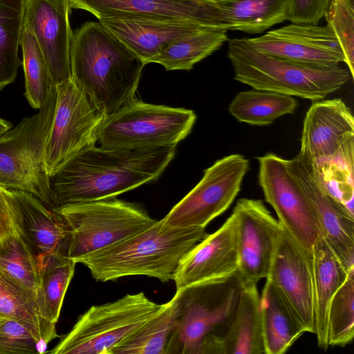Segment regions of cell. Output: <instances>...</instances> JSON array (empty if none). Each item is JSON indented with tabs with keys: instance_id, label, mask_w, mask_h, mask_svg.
<instances>
[{
	"instance_id": "24",
	"label": "cell",
	"mask_w": 354,
	"mask_h": 354,
	"mask_svg": "<svg viewBox=\"0 0 354 354\" xmlns=\"http://www.w3.org/2000/svg\"><path fill=\"white\" fill-rule=\"evenodd\" d=\"M70 1L72 8L84 10L97 19L124 15L178 18L193 20L203 26V3L197 0Z\"/></svg>"
},
{
	"instance_id": "9",
	"label": "cell",
	"mask_w": 354,
	"mask_h": 354,
	"mask_svg": "<svg viewBox=\"0 0 354 354\" xmlns=\"http://www.w3.org/2000/svg\"><path fill=\"white\" fill-rule=\"evenodd\" d=\"M70 230L68 258L76 261L154 224L140 205L114 198L56 207Z\"/></svg>"
},
{
	"instance_id": "3",
	"label": "cell",
	"mask_w": 354,
	"mask_h": 354,
	"mask_svg": "<svg viewBox=\"0 0 354 354\" xmlns=\"http://www.w3.org/2000/svg\"><path fill=\"white\" fill-rule=\"evenodd\" d=\"M204 228L171 227L162 219L131 236L91 252L76 261L97 281L128 276L172 280L181 259L207 236Z\"/></svg>"
},
{
	"instance_id": "35",
	"label": "cell",
	"mask_w": 354,
	"mask_h": 354,
	"mask_svg": "<svg viewBox=\"0 0 354 354\" xmlns=\"http://www.w3.org/2000/svg\"><path fill=\"white\" fill-rule=\"evenodd\" d=\"M0 272L36 292L37 257L15 230L0 238Z\"/></svg>"
},
{
	"instance_id": "27",
	"label": "cell",
	"mask_w": 354,
	"mask_h": 354,
	"mask_svg": "<svg viewBox=\"0 0 354 354\" xmlns=\"http://www.w3.org/2000/svg\"><path fill=\"white\" fill-rule=\"evenodd\" d=\"M36 299L41 316L56 324L64 298L73 277L76 263L57 254L37 257Z\"/></svg>"
},
{
	"instance_id": "39",
	"label": "cell",
	"mask_w": 354,
	"mask_h": 354,
	"mask_svg": "<svg viewBox=\"0 0 354 354\" xmlns=\"http://www.w3.org/2000/svg\"><path fill=\"white\" fill-rule=\"evenodd\" d=\"M332 0H287L286 19L292 23L318 24Z\"/></svg>"
},
{
	"instance_id": "19",
	"label": "cell",
	"mask_w": 354,
	"mask_h": 354,
	"mask_svg": "<svg viewBox=\"0 0 354 354\" xmlns=\"http://www.w3.org/2000/svg\"><path fill=\"white\" fill-rule=\"evenodd\" d=\"M238 270L236 225L232 214L181 259L172 280L176 290L229 275Z\"/></svg>"
},
{
	"instance_id": "15",
	"label": "cell",
	"mask_w": 354,
	"mask_h": 354,
	"mask_svg": "<svg viewBox=\"0 0 354 354\" xmlns=\"http://www.w3.org/2000/svg\"><path fill=\"white\" fill-rule=\"evenodd\" d=\"M288 165L316 212L320 236L346 270L353 268L354 214L326 192L312 161L299 153Z\"/></svg>"
},
{
	"instance_id": "1",
	"label": "cell",
	"mask_w": 354,
	"mask_h": 354,
	"mask_svg": "<svg viewBox=\"0 0 354 354\" xmlns=\"http://www.w3.org/2000/svg\"><path fill=\"white\" fill-rule=\"evenodd\" d=\"M175 154L176 147H86L50 177L56 204L114 198L131 191L159 178Z\"/></svg>"
},
{
	"instance_id": "42",
	"label": "cell",
	"mask_w": 354,
	"mask_h": 354,
	"mask_svg": "<svg viewBox=\"0 0 354 354\" xmlns=\"http://www.w3.org/2000/svg\"><path fill=\"white\" fill-rule=\"evenodd\" d=\"M197 1H215V0H197Z\"/></svg>"
},
{
	"instance_id": "17",
	"label": "cell",
	"mask_w": 354,
	"mask_h": 354,
	"mask_svg": "<svg viewBox=\"0 0 354 354\" xmlns=\"http://www.w3.org/2000/svg\"><path fill=\"white\" fill-rule=\"evenodd\" d=\"M247 39L262 52L299 62L321 66L344 62L339 44L327 25L291 23Z\"/></svg>"
},
{
	"instance_id": "16",
	"label": "cell",
	"mask_w": 354,
	"mask_h": 354,
	"mask_svg": "<svg viewBox=\"0 0 354 354\" xmlns=\"http://www.w3.org/2000/svg\"><path fill=\"white\" fill-rule=\"evenodd\" d=\"M70 0H26L24 24L35 36L54 86L71 78Z\"/></svg>"
},
{
	"instance_id": "21",
	"label": "cell",
	"mask_w": 354,
	"mask_h": 354,
	"mask_svg": "<svg viewBox=\"0 0 354 354\" xmlns=\"http://www.w3.org/2000/svg\"><path fill=\"white\" fill-rule=\"evenodd\" d=\"M354 137V118L339 98L315 101L304 120L299 153L310 161L330 157Z\"/></svg>"
},
{
	"instance_id": "29",
	"label": "cell",
	"mask_w": 354,
	"mask_h": 354,
	"mask_svg": "<svg viewBox=\"0 0 354 354\" xmlns=\"http://www.w3.org/2000/svg\"><path fill=\"white\" fill-rule=\"evenodd\" d=\"M179 310L175 294L160 311L115 346L110 354H165Z\"/></svg>"
},
{
	"instance_id": "4",
	"label": "cell",
	"mask_w": 354,
	"mask_h": 354,
	"mask_svg": "<svg viewBox=\"0 0 354 354\" xmlns=\"http://www.w3.org/2000/svg\"><path fill=\"white\" fill-rule=\"evenodd\" d=\"M244 286L236 271L176 290L178 319L165 354H221Z\"/></svg>"
},
{
	"instance_id": "34",
	"label": "cell",
	"mask_w": 354,
	"mask_h": 354,
	"mask_svg": "<svg viewBox=\"0 0 354 354\" xmlns=\"http://www.w3.org/2000/svg\"><path fill=\"white\" fill-rule=\"evenodd\" d=\"M20 45L25 75V95L30 106L41 109L55 89L43 54L32 33L23 25Z\"/></svg>"
},
{
	"instance_id": "6",
	"label": "cell",
	"mask_w": 354,
	"mask_h": 354,
	"mask_svg": "<svg viewBox=\"0 0 354 354\" xmlns=\"http://www.w3.org/2000/svg\"><path fill=\"white\" fill-rule=\"evenodd\" d=\"M56 89L35 115L0 135V187L30 194L50 208L57 207L44 162L56 107Z\"/></svg>"
},
{
	"instance_id": "23",
	"label": "cell",
	"mask_w": 354,
	"mask_h": 354,
	"mask_svg": "<svg viewBox=\"0 0 354 354\" xmlns=\"http://www.w3.org/2000/svg\"><path fill=\"white\" fill-rule=\"evenodd\" d=\"M315 301V333L319 348L327 350L328 310L330 300L344 283L348 270L319 236L311 252Z\"/></svg>"
},
{
	"instance_id": "43",
	"label": "cell",
	"mask_w": 354,
	"mask_h": 354,
	"mask_svg": "<svg viewBox=\"0 0 354 354\" xmlns=\"http://www.w3.org/2000/svg\"><path fill=\"white\" fill-rule=\"evenodd\" d=\"M351 3L354 4V0H348Z\"/></svg>"
},
{
	"instance_id": "18",
	"label": "cell",
	"mask_w": 354,
	"mask_h": 354,
	"mask_svg": "<svg viewBox=\"0 0 354 354\" xmlns=\"http://www.w3.org/2000/svg\"><path fill=\"white\" fill-rule=\"evenodd\" d=\"M15 230L37 257L57 254L68 257L70 230L54 208L25 192L6 189Z\"/></svg>"
},
{
	"instance_id": "13",
	"label": "cell",
	"mask_w": 354,
	"mask_h": 354,
	"mask_svg": "<svg viewBox=\"0 0 354 354\" xmlns=\"http://www.w3.org/2000/svg\"><path fill=\"white\" fill-rule=\"evenodd\" d=\"M236 225L238 270L245 284L266 278L280 224L259 199L240 198L232 212Z\"/></svg>"
},
{
	"instance_id": "38",
	"label": "cell",
	"mask_w": 354,
	"mask_h": 354,
	"mask_svg": "<svg viewBox=\"0 0 354 354\" xmlns=\"http://www.w3.org/2000/svg\"><path fill=\"white\" fill-rule=\"evenodd\" d=\"M327 26L337 38L344 63L354 77V4L348 0H332L324 15Z\"/></svg>"
},
{
	"instance_id": "7",
	"label": "cell",
	"mask_w": 354,
	"mask_h": 354,
	"mask_svg": "<svg viewBox=\"0 0 354 354\" xmlns=\"http://www.w3.org/2000/svg\"><path fill=\"white\" fill-rule=\"evenodd\" d=\"M194 111L149 104L136 97L104 116L97 142L110 149L176 147L191 132Z\"/></svg>"
},
{
	"instance_id": "28",
	"label": "cell",
	"mask_w": 354,
	"mask_h": 354,
	"mask_svg": "<svg viewBox=\"0 0 354 354\" xmlns=\"http://www.w3.org/2000/svg\"><path fill=\"white\" fill-rule=\"evenodd\" d=\"M227 40L226 30L203 26L168 44L150 63L167 71H189Z\"/></svg>"
},
{
	"instance_id": "33",
	"label": "cell",
	"mask_w": 354,
	"mask_h": 354,
	"mask_svg": "<svg viewBox=\"0 0 354 354\" xmlns=\"http://www.w3.org/2000/svg\"><path fill=\"white\" fill-rule=\"evenodd\" d=\"M57 337L55 323L41 325L17 318H0V354H42Z\"/></svg>"
},
{
	"instance_id": "26",
	"label": "cell",
	"mask_w": 354,
	"mask_h": 354,
	"mask_svg": "<svg viewBox=\"0 0 354 354\" xmlns=\"http://www.w3.org/2000/svg\"><path fill=\"white\" fill-rule=\"evenodd\" d=\"M221 354H266L257 284H245L233 322L223 340Z\"/></svg>"
},
{
	"instance_id": "37",
	"label": "cell",
	"mask_w": 354,
	"mask_h": 354,
	"mask_svg": "<svg viewBox=\"0 0 354 354\" xmlns=\"http://www.w3.org/2000/svg\"><path fill=\"white\" fill-rule=\"evenodd\" d=\"M13 317L45 325L50 323L39 311L35 291L0 272V318Z\"/></svg>"
},
{
	"instance_id": "32",
	"label": "cell",
	"mask_w": 354,
	"mask_h": 354,
	"mask_svg": "<svg viewBox=\"0 0 354 354\" xmlns=\"http://www.w3.org/2000/svg\"><path fill=\"white\" fill-rule=\"evenodd\" d=\"M26 0H0V90L13 82L22 64L18 50Z\"/></svg>"
},
{
	"instance_id": "30",
	"label": "cell",
	"mask_w": 354,
	"mask_h": 354,
	"mask_svg": "<svg viewBox=\"0 0 354 354\" xmlns=\"http://www.w3.org/2000/svg\"><path fill=\"white\" fill-rule=\"evenodd\" d=\"M297 106L292 96L253 88L238 93L228 111L239 122L266 126L281 116L292 114Z\"/></svg>"
},
{
	"instance_id": "22",
	"label": "cell",
	"mask_w": 354,
	"mask_h": 354,
	"mask_svg": "<svg viewBox=\"0 0 354 354\" xmlns=\"http://www.w3.org/2000/svg\"><path fill=\"white\" fill-rule=\"evenodd\" d=\"M201 1L206 27L257 34L287 20V0Z\"/></svg>"
},
{
	"instance_id": "36",
	"label": "cell",
	"mask_w": 354,
	"mask_h": 354,
	"mask_svg": "<svg viewBox=\"0 0 354 354\" xmlns=\"http://www.w3.org/2000/svg\"><path fill=\"white\" fill-rule=\"evenodd\" d=\"M354 337V267L332 297L328 310V346L344 347Z\"/></svg>"
},
{
	"instance_id": "8",
	"label": "cell",
	"mask_w": 354,
	"mask_h": 354,
	"mask_svg": "<svg viewBox=\"0 0 354 354\" xmlns=\"http://www.w3.org/2000/svg\"><path fill=\"white\" fill-rule=\"evenodd\" d=\"M144 292L92 306L77 319L52 354H110L111 350L164 307Z\"/></svg>"
},
{
	"instance_id": "2",
	"label": "cell",
	"mask_w": 354,
	"mask_h": 354,
	"mask_svg": "<svg viewBox=\"0 0 354 354\" xmlns=\"http://www.w3.org/2000/svg\"><path fill=\"white\" fill-rule=\"evenodd\" d=\"M70 64L71 79L104 116L135 97L145 65L100 21L73 35Z\"/></svg>"
},
{
	"instance_id": "11",
	"label": "cell",
	"mask_w": 354,
	"mask_h": 354,
	"mask_svg": "<svg viewBox=\"0 0 354 354\" xmlns=\"http://www.w3.org/2000/svg\"><path fill=\"white\" fill-rule=\"evenodd\" d=\"M55 89L56 107L44 154L50 177L80 151L95 145L104 118L71 78Z\"/></svg>"
},
{
	"instance_id": "14",
	"label": "cell",
	"mask_w": 354,
	"mask_h": 354,
	"mask_svg": "<svg viewBox=\"0 0 354 354\" xmlns=\"http://www.w3.org/2000/svg\"><path fill=\"white\" fill-rule=\"evenodd\" d=\"M279 232L266 279L278 290L308 333H315L311 256L279 223Z\"/></svg>"
},
{
	"instance_id": "5",
	"label": "cell",
	"mask_w": 354,
	"mask_h": 354,
	"mask_svg": "<svg viewBox=\"0 0 354 354\" xmlns=\"http://www.w3.org/2000/svg\"><path fill=\"white\" fill-rule=\"evenodd\" d=\"M227 57L234 79L252 88L312 101L321 100L340 89L352 76L337 66L299 62L255 48L247 38L230 39Z\"/></svg>"
},
{
	"instance_id": "41",
	"label": "cell",
	"mask_w": 354,
	"mask_h": 354,
	"mask_svg": "<svg viewBox=\"0 0 354 354\" xmlns=\"http://www.w3.org/2000/svg\"><path fill=\"white\" fill-rule=\"evenodd\" d=\"M12 127V124L0 118V135L10 130Z\"/></svg>"
},
{
	"instance_id": "20",
	"label": "cell",
	"mask_w": 354,
	"mask_h": 354,
	"mask_svg": "<svg viewBox=\"0 0 354 354\" xmlns=\"http://www.w3.org/2000/svg\"><path fill=\"white\" fill-rule=\"evenodd\" d=\"M98 19L145 65L172 41L203 27L195 21L178 18L124 15Z\"/></svg>"
},
{
	"instance_id": "40",
	"label": "cell",
	"mask_w": 354,
	"mask_h": 354,
	"mask_svg": "<svg viewBox=\"0 0 354 354\" xmlns=\"http://www.w3.org/2000/svg\"><path fill=\"white\" fill-rule=\"evenodd\" d=\"M6 192L0 187V238L15 230Z\"/></svg>"
},
{
	"instance_id": "10",
	"label": "cell",
	"mask_w": 354,
	"mask_h": 354,
	"mask_svg": "<svg viewBox=\"0 0 354 354\" xmlns=\"http://www.w3.org/2000/svg\"><path fill=\"white\" fill-rule=\"evenodd\" d=\"M249 167L250 160L241 154H230L216 160L162 218L164 224L171 227L205 229L233 203Z\"/></svg>"
},
{
	"instance_id": "12",
	"label": "cell",
	"mask_w": 354,
	"mask_h": 354,
	"mask_svg": "<svg viewBox=\"0 0 354 354\" xmlns=\"http://www.w3.org/2000/svg\"><path fill=\"white\" fill-rule=\"evenodd\" d=\"M257 159L258 182L266 201L276 212L279 222L311 256L320 236L319 223L310 199L290 172L288 160L270 153Z\"/></svg>"
},
{
	"instance_id": "25",
	"label": "cell",
	"mask_w": 354,
	"mask_h": 354,
	"mask_svg": "<svg viewBox=\"0 0 354 354\" xmlns=\"http://www.w3.org/2000/svg\"><path fill=\"white\" fill-rule=\"evenodd\" d=\"M266 354H283L305 333L304 327L286 300L268 279L260 295Z\"/></svg>"
},
{
	"instance_id": "31",
	"label": "cell",
	"mask_w": 354,
	"mask_h": 354,
	"mask_svg": "<svg viewBox=\"0 0 354 354\" xmlns=\"http://www.w3.org/2000/svg\"><path fill=\"white\" fill-rule=\"evenodd\" d=\"M353 148L352 137L333 156L312 162L326 192L354 214Z\"/></svg>"
}]
</instances>
